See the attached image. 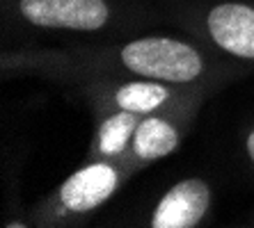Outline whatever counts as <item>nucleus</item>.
<instances>
[{
	"label": "nucleus",
	"instance_id": "obj_9",
	"mask_svg": "<svg viewBox=\"0 0 254 228\" xmlns=\"http://www.w3.org/2000/svg\"><path fill=\"white\" fill-rule=\"evenodd\" d=\"M245 151H248V158L252 160L254 164V128L248 133V137H245Z\"/></svg>",
	"mask_w": 254,
	"mask_h": 228
},
{
	"label": "nucleus",
	"instance_id": "obj_1",
	"mask_svg": "<svg viewBox=\"0 0 254 228\" xmlns=\"http://www.w3.org/2000/svg\"><path fill=\"white\" fill-rule=\"evenodd\" d=\"M80 66L122 71L135 78L172 82V85H197L208 76L211 62L195 44L177 37H140L115 50L89 53L78 59Z\"/></svg>",
	"mask_w": 254,
	"mask_h": 228
},
{
	"label": "nucleus",
	"instance_id": "obj_4",
	"mask_svg": "<svg viewBox=\"0 0 254 228\" xmlns=\"http://www.w3.org/2000/svg\"><path fill=\"white\" fill-rule=\"evenodd\" d=\"M204 35L220 53L254 62V7L248 2H218L204 16Z\"/></svg>",
	"mask_w": 254,
	"mask_h": 228
},
{
	"label": "nucleus",
	"instance_id": "obj_3",
	"mask_svg": "<svg viewBox=\"0 0 254 228\" xmlns=\"http://www.w3.org/2000/svg\"><path fill=\"white\" fill-rule=\"evenodd\" d=\"M14 12L25 25L58 32H101L115 16L110 0H16Z\"/></svg>",
	"mask_w": 254,
	"mask_h": 228
},
{
	"label": "nucleus",
	"instance_id": "obj_7",
	"mask_svg": "<svg viewBox=\"0 0 254 228\" xmlns=\"http://www.w3.org/2000/svg\"><path fill=\"white\" fill-rule=\"evenodd\" d=\"M190 103L172 107V110L144 114L140 119L128 151L130 160L137 164V169H142V167H147V164L156 162L160 158H167L170 153H174L179 148L186 133V128L179 123V114L190 112Z\"/></svg>",
	"mask_w": 254,
	"mask_h": 228
},
{
	"label": "nucleus",
	"instance_id": "obj_5",
	"mask_svg": "<svg viewBox=\"0 0 254 228\" xmlns=\"http://www.w3.org/2000/svg\"><path fill=\"white\" fill-rule=\"evenodd\" d=\"M195 96H201V89H192V85H172V82L140 78V80L119 82L117 87H113L101 98L110 107L135 112L144 117V114H154V112L172 110V107L190 103L195 100Z\"/></svg>",
	"mask_w": 254,
	"mask_h": 228
},
{
	"label": "nucleus",
	"instance_id": "obj_8",
	"mask_svg": "<svg viewBox=\"0 0 254 228\" xmlns=\"http://www.w3.org/2000/svg\"><path fill=\"white\" fill-rule=\"evenodd\" d=\"M140 119L142 117L135 114V112H126V110L113 107L106 117H101L89 158L115 160V158L128 155L130 141H133V135H135Z\"/></svg>",
	"mask_w": 254,
	"mask_h": 228
},
{
	"label": "nucleus",
	"instance_id": "obj_2",
	"mask_svg": "<svg viewBox=\"0 0 254 228\" xmlns=\"http://www.w3.org/2000/svg\"><path fill=\"white\" fill-rule=\"evenodd\" d=\"M137 171L130 155L115 160H89L66 178L44 205V222H69L94 212L119 189V185Z\"/></svg>",
	"mask_w": 254,
	"mask_h": 228
},
{
	"label": "nucleus",
	"instance_id": "obj_6",
	"mask_svg": "<svg viewBox=\"0 0 254 228\" xmlns=\"http://www.w3.org/2000/svg\"><path fill=\"white\" fill-rule=\"evenodd\" d=\"M213 201L211 185L201 178H186L172 185L149 217L151 228H195Z\"/></svg>",
	"mask_w": 254,
	"mask_h": 228
}]
</instances>
